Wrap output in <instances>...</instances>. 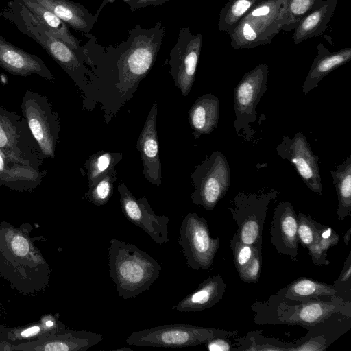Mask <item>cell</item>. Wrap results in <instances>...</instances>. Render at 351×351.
<instances>
[{
    "label": "cell",
    "instance_id": "cell-1",
    "mask_svg": "<svg viewBox=\"0 0 351 351\" xmlns=\"http://www.w3.org/2000/svg\"><path fill=\"white\" fill-rule=\"evenodd\" d=\"M315 297L304 302L291 301L271 295L267 302L252 305L254 322L258 324L299 325L308 328L322 324L333 315L351 317V304L339 295Z\"/></svg>",
    "mask_w": 351,
    "mask_h": 351
},
{
    "label": "cell",
    "instance_id": "cell-2",
    "mask_svg": "<svg viewBox=\"0 0 351 351\" xmlns=\"http://www.w3.org/2000/svg\"><path fill=\"white\" fill-rule=\"evenodd\" d=\"M108 250L110 276L120 298H135L158 279L161 265L136 245L112 239Z\"/></svg>",
    "mask_w": 351,
    "mask_h": 351
},
{
    "label": "cell",
    "instance_id": "cell-3",
    "mask_svg": "<svg viewBox=\"0 0 351 351\" xmlns=\"http://www.w3.org/2000/svg\"><path fill=\"white\" fill-rule=\"evenodd\" d=\"M125 41L119 46L117 68L120 84L130 88L152 69L162 46L165 27L162 21L145 29L141 24L128 31Z\"/></svg>",
    "mask_w": 351,
    "mask_h": 351
},
{
    "label": "cell",
    "instance_id": "cell-4",
    "mask_svg": "<svg viewBox=\"0 0 351 351\" xmlns=\"http://www.w3.org/2000/svg\"><path fill=\"white\" fill-rule=\"evenodd\" d=\"M0 15L35 40L71 77L83 71L77 52L55 36L19 0L9 1Z\"/></svg>",
    "mask_w": 351,
    "mask_h": 351
},
{
    "label": "cell",
    "instance_id": "cell-5",
    "mask_svg": "<svg viewBox=\"0 0 351 351\" xmlns=\"http://www.w3.org/2000/svg\"><path fill=\"white\" fill-rule=\"evenodd\" d=\"M237 334V330L172 324L132 332L125 343L136 346L182 348L205 344L218 337H234Z\"/></svg>",
    "mask_w": 351,
    "mask_h": 351
},
{
    "label": "cell",
    "instance_id": "cell-6",
    "mask_svg": "<svg viewBox=\"0 0 351 351\" xmlns=\"http://www.w3.org/2000/svg\"><path fill=\"white\" fill-rule=\"evenodd\" d=\"M283 0H261L240 20L229 34L234 49H253L269 44L280 29Z\"/></svg>",
    "mask_w": 351,
    "mask_h": 351
},
{
    "label": "cell",
    "instance_id": "cell-7",
    "mask_svg": "<svg viewBox=\"0 0 351 351\" xmlns=\"http://www.w3.org/2000/svg\"><path fill=\"white\" fill-rule=\"evenodd\" d=\"M268 75V65L260 64L244 74L234 90V128L247 141L254 134L250 125L256 120V107L267 90Z\"/></svg>",
    "mask_w": 351,
    "mask_h": 351
},
{
    "label": "cell",
    "instance_id": "cell-8",
    "mask_svg": "<svg viewBox=\"0 0 351 351\" xmlns=\"http://www.w3.org/2000/svg\"><path fill=\"white\" fill-rule=\"evenodd\" d=\"M192 180L193 203L207 211L213 210L230 186L231 172L226 157L220 151L213 152L197 166Z\"/></svg>",
    "mask_w": 351,
    "mask_h": 351
},
{
    "label": "cell",
    "instance_id": "cell-9",
    "mask_svg": "<svg viewBox=\"0 0 351 351\" xmlns=\"http://www.w3.org/2000/svg\"><path fill=\"white\" fill-rule=\"evenodd\" d=\"M278 195V192L274 189L260 194L243 192L236 194L228 210L237 226L236 233L242 242L253 245L262 243L268 206Z\"/></svg>",
    "mask_w": 351,
    "mask_h": 351
},
{
    "label": "cell",
    "instance_id": "cell-10",
    "mask_svg": "<svg viewBox=\"0 0 351 351\" xmlns=\"http://www.w3.org/2000/svg\"><path fill=\"white\" fill-rule=\"evenodd\" d=\"M178 244L189 267L206 270L213 263L220 239L210 237L208 223L204 217L195 213H189L181 223Z\"/></svg>",
    "mask_w": 351,
    "mask_h": 351
},
{
    "label": "cell",
    "instance_id": "cell-11",
    "mask_svg": "<svg viewBox=\"0 0 351 351\" xmlns=\"http://www.w3.org/2000/svg\"><path fill=\"white\" fill-rule=\"evenodd\" d=\"M0 149L10 158L37 169L43 158L26 119L0 106Z\"/></svg>",
    "mask_w": 351,
    "mask_h": 351
},
{
    "label": "cell",
    "instance_id": "cell-12",
    "mask_svg": "<svg viewBox=\"0 0 351 351\" xmlns=\"http://www.w3.org/2000/svg\"><path fill=\"white\" fill-rule=\"evenodd\" d=\"M21 110L43 159L53 158L60 125L57 114L47 98L27 90L22 99Z\"/></svg>",
    "mask_w": 351,
    "mask_h": 351
},
{
    "label": "cell",
    "instance_id": "cell-13",
    "mask_svg": "<svg viewBox=\"0 0 351 351\" xmlns=\"http://www.w3.org/2000/svg\"><path fill=\"white\" fill-rule=\"evenodd\" d=\"M202 47L201 34H192L189 27L180 29L169 64L174 83L183 96L187 95L193 86Z\"/></svg>",
    "mask_w": 351,
    "mask_h": 351
},
{
    "label": "cell",
    "instance_id": "cell-14",
    "mask_svg": "<svg viewBox=\"0 0 351 351\" xmlns=\"http://www.w3.org/2000/svg\"><path fill=\"white\" fill-rule=\"evenodd\" d=\"M276 150L279 157L289 160L294 166L310 191L322 195L319 157L313 152L303 132H297L293 138L282 136Z\"/></svg>",
    "mask_w": 351,
    "mask_h": 351
},
{
    "label": "cell",
    "instance_id": "cell-15",
    "mask_svg": "<svg viewBox=\"0 0 351 351\" xmlns=\"http://www.w3.org/2000/svg\"><path fill=\"white\" fill-rule=\"evenodd\" d=\"M118 192L122 213L128 221L142 228L156 244L169 241L167 215H157L145 196L137 199L123 182L119 184Z\"/></svg>",
    "mask_w": 351,
    "mask_h": 351
},
{
    "label": "cell",
    "instance_id": "cell-16",
    "mask_svg": "<svg viewBox=\"0 0 351 351\" xmlns=\"http://www.w3.org/2000/svg\"><path fill=\"white\" fill-rule=\"evenodd\" d=\"M269 240L281 255L298 262L299 239L297 215L289 202H281L275 208L269 230Z\"/></svg>",
    "mask_w": 351,
    "mask_h": 351
},
{
    "label": "cell",
    "instance_id": "cell-17",
    "mask_svg": "<svg viewBox=\"0 0 351 351\" xmlns=\"http://www.w3.org/2000/svg\"><path fill=\"white\" fill-rule=\"evenodd\" d=\"M0 66L21 77L36 74L53 82V76L43 60L8 42L0 34Z\"/></svg>",
    "mask_w": 351,
    "mask_h": 351
},
{
    "label": "cell",
    "instance_id": "cell-18",
    "mask_svg": "<svg viewBox=\"0 0 351 351\" xmlns=\"http://www.w3.org/2000/svg\"><path fill=\"white\" fill-rule=\"evenodd\" d=\"M157 105L154 104L137 141L141 155L145 178L152 184L162 183L161 163L156 131Z\"/></svg>",
    "mask_w": 351,
    "mask_h": 351
},
{
    "label": "cell",
    "instance_id": "cell-19",
    "mask_svg": "<svg viewBox=\"0 0 351 351\" xmlns=\"http://www.w3.org/2000/svg\"><path fill=\"white\" fill-rule=\"evenodd\" d=\"M226 285L220 274L211 276L182 298L173 308L180 312H200L213 307L223 298Z\"/></svg>",
    "mask_w": 351,
    "mask_h": 351
},
{
    "label": "cell",
    "instance_id": "cell-20",
    "mask_svg": "<svg viewBox=\"0 0 351 351\" xmlns=\"http://www.w3.org/2000/svg\"><path fill=\"white\" fill-rule=\"evenodd\" d=\"M317 54L302 86L304 95L317 87L319 82L325 76L351 60L350 47L331 52L320 43L317 45Z\"/></svg>",
    "mask_w": 351,
    "mask_h": 351
},
{
    "label": "cell",
    "instance_id": "cell-21",
    "mask_svg": "<svg viewBox=\"0 0 351 351\" xmlns=\"http://www.w3.org/2000/svg\"><path fill=\"white\" fill-rule=\"evenodd\" d=\"M52 12L69 27L82 34L89 33L98 17L84 5L71 0H34Z\"/></svg>",
    "mask_w": 351,
    "mask_h": 351
},
{
    "label": "cell",
    "instance_id": "cell-22",
    "mask_svg": "<svg viewBox=\"0 0 351 351\" xmlns=\"http://www.w3.org/2000/svg\"><path fill=\"white\" fill-rule=\"evenodd\" d=\"M219 100L213 94L199 97L189 111V119L197 139L201 135L210 134L219 123Z\"/></svg>",
    "mask_w": 351,
    "mask_h": 351
},
{
    "label": "cell",
    "instance_id": "cell-23",
    "mask_svg": "<svg viewBox=\"0 0 351 351\" xmlns=\"http://www.w3.org/2000/svg\"><path fill=\"white\" fill-rule=\"evenodd\" d=\"M337 0H325L319 6L306 15L293 29V40L295 45L318 36L326 29L335 12Z\"/></svg>",
    "mask_w": 351,
    "mask_h": 351
},
{
    "label": "cell",
    "instance_id": "cell-24",
    "mask_svg": "<svg viewBox=\"0 0 351 351\" xmlns=\"http://www.w3.org/2000/svg\"><path fill=\"white\" fill-rule=\"evenodd\" d=\"M276 295L287 300L304 302L315 297L338 295V291L333 285L301 277L281 289Z\"/></svg>",
    "mask_w": 351,
    "mask_h": 351
},
{
    "label": "cell",
    "instance_id": "cell-25",
    "mask_svg": "<svg viewBox=\"0 0 351 351\" xmlns=\"http://www.w3.org/2000/svg\"><path fill=\"white\" fill-rule=\"evenodd\" d=\"M55 36L66 43L71 48L78 51L80 42L70 32L69 26L52 12L34 0H19Z\"/></svg>",
    "mask_w": 351,
    "mask_h": 351
},
{
    "label": "cell",
    "instance_id": "cell-26",
    "mask_svg": "<svg viewBox=\"0 0 351 351\" xmlns=\"http://www.w3.org/2000/svg\"><path fill=\"white\" fill-rule=\"evenodd\" d=\"M337 196V215L343 220L351 212V156L330 171Z\"/></svg>",
    "mask_w": 351,
    "mask_h": 351
},
{
    "label": "cell",
    "instance_id": "cell-27",
    "mask_svg": "<svg viewBox=\"0 0 351 351\" xmlns=\"http://www.w3.org/2000/svg\"><path fill=\"white\" fill-rule=\"evenodd\" d=\"M324 0H283L280 14V29L286 32L295 28L308 13L317 8Z\"/></svg>",
    "mask_w": 351,
    "mask_h": 351
},
{
    "label": "cell",
    "instance_id": "cell-28",
    "mask_svg": "<svg viewBox=\"0 0 351 351\" xmlns=\"http://www.w3.org/2000/svg\"><path fill=\"white\" fill-rule=\"evenodd\" d=\"M39 169L10 158L0 149V179L5 182L40 181Z\"/></svg>",
    "mask_w": 351,
    "mask_h": 351
},
{
    "label": "cell",
    "instance_id": "cell-29",
    "mask_svg": "<svg viewBox=\"0 0 351 351\" xmlns=\"http://www.w3.org/2000/svg\"><path fill=\"white\" fill-rule=\"evenodd\" d=\"M261 0H229L221 9L218 28L230 34L240 20Z\"/></svg>",
    "mask_w": 351,
    "mask_h": 351
},
{
    "label": "cell",
    "instance_id": "cell-30",
    "mask_svg": "<svg viewBox=\"0 0 351 351\" xmlns=\"http://www.w3.org/2000/svg\"><path fill=\"white\" fill-rule=\"evenodd\" d=\"M339 236L331 228L324 225L314 243L307 248L311 260L315 265H327L330 263L327 259L328 250L336 245Z\"/></svg>",
    "mask_w": 351,
    "mask_h": 351
},
{
    "label": "cell",
    "instance_id": "cell-31",
    "mask_svg": "<svg viewBox=\"0 0 351 351\" xmlns=\"http://www.w3.org/2000/svg\"><path fill=\"white\" fill-rule=\"evenodd\" d=\"M116 171L110 169L96 183L89 187L86 196L88 199L96 206L106 204L113 193V182L116 179Z\"/></svg>",
    "mask_w": 351,
    "mask_h": 351
},
{
    "label": "cell",
    "instance_id": "cell-32",
    "mask_svg": "<svg viewBox=\"0 0 351 351\" xmlns=\"http://www.w3.org/2000/svg\"><path fill=\"white\" fill-rule=\"evenodd\" d=\"M117 162L115 157L110 153H100L93 156L86 163L89 187L112 169Z\"/></svg>",
    "mask_w": 351,
    "mask_h": 351
},
{
    "label": "cell",
    "instance_id": "cell-33",
    "mask_svg": "<svg viewBox=\"0 0 351 351\" xmlns=\"http://www.w3.org/2000/svg\"><path fill=\"white\" fill-rule=\"evenodd\" d=\"M299 243L304 247H309L315 241L324 225L312 218L311 215L300 212L297 215Z\"/></svg>",
    "mask_w": 351,
    "mask_h": 351
},
{
    "label": "cell",
    "instance_id": "cell-34",
    "mask_svg": "<svg viewBox=\"0 0 351 351\" xmlns=\"http://www.w3.org/2000/svg\"><path fill=\"white\" fill-rule=\"evenodd\" d=\"M230 243L233 254L234 264L238 271L252 258L258 245H253L242 242L236 232L230 239Z\"/></svg>",
    "mask_w": 351,
    "mask_h": 351
},
{
    "label": "cell",
    "instance_id": "cell-35",
    "mask_svg": "<svg viewBox=\"0 0 351 351\" xmlns=\"http://www.w3.org/2000/svg\"><path fill=\"white\" fill-rule=\"evenodd\" d=\"M262 267V244L257 245L252 258L238 271L241 280L247 283H256L260 277Z\"/></svg>",
    "mask_w": 351,
    "mask_h": 351
},
{
    "label": "cell",
    "instance_id": "cell-36",
    "mask_svg": "<svg viewBox=\"0 0 351 351\" xmlns=\"http://www.w3.org/2000/svg\"><path fill=\"white\" fill-rule=\"evenodd\" d=\"M327 347L324 337L319 335L294 345L291 351H322L326 350Z\"/></svg>",
    "mask_w": 351,
    "mask_h": 351
},
{
    "label": "cell",
    "instance_id": "cell-37",
    "mask_svg": "<svg viewBox=\"0 0 351 351\" xmlns=\"http://www.w3.org/2000/svg\"><path fill=\"white\" fill-rule=\"evenodd\" d=\"M350 276H351V252L348 254L346 258L343 267L340 272L339 277L334 282L333 286L339 292L342 291L346 286H350Z\"/></svg>",
    "mask_w": 351,
    "mask_h": 351
},
{
    "label": "cell",
    "instance_id": "cell-38",
    "mask_svg": "<svg viewBox=\"0 0 351 351\" xmlns=\"http://www.w3.org/2000/svg\"><path fill=\"white\" fill-rule=\"evenodd\" d=\"M204 345L207 350L210 351H230L236 350L228 339V337H215L209 340Z\"/></svg>",
    "mask_w": 351,
    "mask_h": 351
},
{
    "label": "cell",
    "instance_id": "cell-39",
    "mask_svg": "<svg viewBox=\"0 0 351 351\" xmlns=\"http://www.w3.org/2000/svg\"><path fill=\"white\" fill-rule=\"evenodd\" d=\"M12 250L19 256H25L29 251L27 240L22 236H15L11 242Z\"/></svg>",
    "mask_w": 351,
    "mask_h": 351
},
{
    "label": "cell",
    "instance_id": "cell-40",
    "mask_svg": "<svg viewBox=\"0 0 351 351\" xmlns=\"http://www.w3.org/2000/svg\"><path fill=\"white\" fill-rule=\"evenodd\" d=\"M170 0H130L127 3L131 11L145 8L149 5L157 6L163 4Z\"/></svg>",
    "mask_w": 351,
    "mask_h": 351
},
{
    "label": "cell",
    "instance_id": "cell-41",
    "mask_svg": "<svg viewBox=\"0 0 351 351\" xmlns=\"http://www.w3.org/2000/svg\"><path fill=\"white\" fill-rule=\"evenodd\" d=\"M47 351H69V347L60 341H53L47 343L45 348Z\"/></svg>",
    "mask_w": 351,
    "mask_h": 351
},
{
    "label": "cell",
    "instance_id": "cell-42",
    "mask_svg": "<svg viewBox=\"0 0 351 351\" xmlns=\"http://www.w3.org/2000/svg\"><path fill=\"white\" fill-rule=\"evenodd\" d=\"M40 331L38 326H33L21 332V336L23 337H28L30 336L35 335Z\"/></svg>",
    "mask_w": 351,
    "mask_h": 351
},
{
    "label": "cell",
    "instance_id": "cell-43",
    "mask_svg": "<svg viewBox=\"0 0 351 351\" xmlns=\"http://www.w3.org/2000/svg\"><path fill=\"white\" fill-rule=\"evenodd\" d=\"M116 0H103V1L101 2L99 9L97 10L96 14H95L96 16H99L101 11L102 10V9L108 3H112L115 1Z\"/></svg>",
    "mask_w": 351,
    "mask_h": 351
},
{
    "label": "cell",
    "instance_id": "cell-44",
    "mask_svg": "<svg viewBox=\"0 0 351 351\" xmlns=\"http://www.w3.org/2000/svg\"><path fill=\"white\" fill-rule=\"evenodd\" d=\"M350 235H351V228H349L343 236V241L346 245H348L349 244Z\"/></svg>",
    "mask_w": 351,
    "mask_h": 351
},
{
    "label": "cell",
    "instance_id": "cell-45",
    "mask_svg": "<svg viewBox=\"0 0 351 351\" xmlns=\"http://www.w3.org/2000/svg\"><path fill=\"white\" fill-rule=\"evenodd\" d=\"M113 351H132V350L128 347H121L112 350Z\"/></svg>",
    "mask_w": 351,
    "mask_h": 351
},
{
    "label": "cell",
    "instance_id": "cell-46",
    "mask_svg": "<svg viewBox=\"0 0 351 351\" xmlns=\"http://www.w3.org/2000/svg\"><path fill=\"white\" fill-rule=\"evenodd\" d=\"M53 325V322L51 320H49L46 322V326L48 327H51Z\"/></svg>",
    "mask_w": 351,
    "mask_h": 351
},
{
    "label": "cell",
    "instance_id": "cell-47",
    "mask_svg": "<svg viewBox=\"0 0 351 351\" xmlns=\"http://www.w3.org/2000/svg\"><path fill=\"white\" fill-rule=\"evenodd\" d=\"M125 3H128L130 0H122Z\"/></svg>",
    "mask_w": 351,
    "mask_h": 351
}]
</instances>
